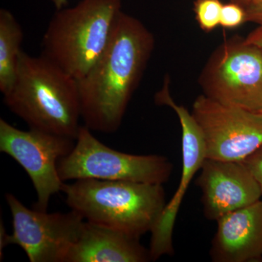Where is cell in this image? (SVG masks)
I'll return each mask as SVG.
<instances>
[{"mask_svg": "<svg viewBox=\"0 0 262 262\" xmlns=\"http://www.w3.org/2000/svg\"><path fill=\"white\" fill-rule=\"evenodd\" d=\"M173 168L163 155L127 154L108 147L85 125H81L72 151L58 163L63 182L91 179L163 184Z\"/></svg>", "mask_w": 262, "mask_h": 262, "instance_id": "obj_5", "label": "cell"}, {"mask_svg": "<svg viewBox=\"0 0 262 262\" xmlns=\"http://www.w3.org/2000/svg\"><path fill=\"white\" fill-rule=\"evenodd\" d=\"M258 113H261V114H262V110H261V111L258 112Z\"/></svg>", "mask_w": 262, "mask_h": 262, "instance_id": "obj_21", "label": "cell"}, {"mask_svg": "<svg viewBox=\"0 0 262 262\" xmlns=\"http://www.w3.org/2000/svg\"><path fill=\"white\" fill-rule=\"evenodd\" d=\"M216 222L217 230L210 251L212 261H261V200L224 215Z\"/></svg>", "mask_w": 262, "mask_h": 262, "instance_id": "obj_12", "label": "cell"}, {"mask_svg": "<svg viewBox=\"0 0 262 262\" xmlns=\"http://www.w3.org/2000/svg\"><path fill=\"white\" fill-rule=\"evenodd\" d=\"M122 0H81L57 10L43 35V56L77 80L84 77L107 47Z\"/></svg>", "mask_w": 262, "mask_h": 262, "instance_id": "obj_4", "label": "cell"}, {"mask_svg": "<svg viewBox=\"0 0 262 262\" xmlns=\"http://www.w3.org/2000/svg\"><path fill=\"white\" fill-rule=\"evenodd\" d=\"M169 84L170 78L166 76L163 87L155 95V102L160 106L171 108L178 116L182 127V172L177 192L167 203L159 222L151 232L149 248L151 261H155L165 255H173V233L177 215L188 187L206 158L201 129L192 113L174 101L170 96Z\"/></svg>", "mask_w": 262, "mask_h": 262, "instance_id": "obj_10", "label": "cell"}, {"mask_svg": "<svg viewBox=\"0 0 262 262\" xmlns=\"http://www.w3.org/2000/svg\"><path fill=\"white\" fill-rule=\"evenodd\" d=\"M122 231L84 220L65 262H146L149 250Z\"/></svg>", "mask_w": 262, "mask_h": 262, "instance_id": "obj_13", "label": "cell"}, {"mask_svg": "<svg viewBox=\"0 0 262 262\" xmlns=\"http://www.w3.org/2000/svg\"><path fill=\"white\" fill-rule=\"evenodd\" d=\"M6 202L13 217V233L0 225V256L10 244L18 245L31 262H65L67 253L78 237L84 218L73 210L48 213L30 209L8 193Z\"/></svg>", "mask_w": 262, "mask_h": 262, "instance_id": "obj_7", "label": "cell"}, {"mask_svg": "<svg viewBox=\"0 0 262 262\" xmlns=\"http://www.w3.org/2000/svg\"><path fill=\"white\" fill-rule=\"evenodd\" d=\"M203 95L253 112L262 110V48L235 36L213 51L200 75Z\"/></svg>", "mask_w": 262, "mask_h": 262, "instance_id": "obj_6", "label": "cell"}, {"mask_svg": "<svg viewBox=\"0 0 262 262\" xmlns=\"http://www.w3.org/2000/svg\"><path fill=\"white\" fill-rule=\"evenodd\" d=\"M192 116L204 139L206 158L242 162L262 146V114L217 102L202 94Z\"/></svg>", "mask_w": 262, "mask_h": 262, "instance_id": "obj_9", "label": "cell"}, {"mask_svg": "<svg viewBox=\"0 0 262 262\" xmlns=\"http://www.w3.org/2000/svg\"><path fill=\"white\" fill-rule=\"evenodd\" d=\"M61 192L84 220L139 238L154 230L167 205L163 184L78 179Z\"/></svg>", "mask_w": 262, "mask_h": 262, "instance_id": "obj_3", "label": "cell"}, {"mask_svg": "<svg viewBox=\"0 0 262 262\" xmlns=\"http://www.w3.org/2000/svg\"><path fill=\"white\" fill-rule=\"evenodd\" d=\"M223 3L221 0H195L194 13L202 30L211 32L220 25L221 12Z\"/></svg>", "mask_w": 262, "mask_h": 262, "instance_id": "obj_15", "label": "cell"}, {"mask_svg": "<svg viewBox=\"0 0 262 262\" xmlns=\"http://www.w3.org/2000/svg\"><path fill=\"white\" fill-rule=\"evenodd\" d=\"M51 1L53 2L54 6L56 7V10H60L64 8L68 0H51Z\"/></svg>", "mask_w": 262, "mask_h": 262, "instance_id": "obj_19", "label": "cell"}, {"mask_svg": "<svg viewBox=\"0 0 262 262\" xmlns=\"http://www.w3.org/2000/svg\"><path fill=\"white\" fill-rule=\"evenodd\" d=\"M200 170L195 183L207 220L216 222L261 200L257 182L243 162L206 158Z\"/></svg>", "mask_w": 262, "mask_h": 262, "instance_id": "obj_11", "label": "cell"}, {"mask_svg": "<svg viewBox=\"0 0 262 262\" xmlns=\"http://www.w3.org/2000/svg\"><path fill=\"white\" fill-rule=\"evenodd\" d=\"M242 162L257 182L262 196V146Z\"/></svg>", "mask_w": 262, "mask_h": 262, "instance_id": "obj_18", "label": "cell"}, {"mask_svg": "<svg viewBox=\"0 0 262 262\" xmlns=\"http://www.w3.org/2000/svg\"><path fill=\"white\" fill-rule=\"evenodd\" d=\"M246 23L244 7L230 2L223 4L221 12L220 26L225 29H235Z\"/></svg>", "mask_w": 262, "mask_h": 262, "instance_id": "obj_17", "label": "cell"}, {"mask_svg": "<svg viewBox=\"0 0 262 262\" xmlns=\"http://www.w3.org/2000/svg\"><path fill=\"white\" fill-rule=\"evenodd\" d=\"M245 10L246 22H251L258 25L257 28L246 38V40L262 48V0H251Z\"/></svg>", "mask_w": 262, "mask_h": 262, "instance_id": "obj_16", "label": "cell"}, {"mask_svg": "<svg viewBox=\"0 0 262 262\" xmlns=\"http://www.w3.org/2000/svg\"><path fill=\"white\" fill-rule=\"evenodd\" d=\"M261 261H262V260H261Z\"/></svg>", "mask_w": 262, "mask_h": 262, "instance_id": "obj_22", "label": "cell"}, {"mask_svg": "<svg viewBox=\"0 0 262 262\" xmlns=\"http://www.w3.org/2000/svg\"><path fill=\"white\" fill-rule=\"evenodd\" d=\"M3 96L29 128L77 139L82 120L77 80L43 55L21 52L14 84Z\"/></svg>", "mask_w": 262, "mask_h": 262, "instance_id": "obj_2", "label": "cell"}, {"mask_svg": "<svg viewBox=\"0 0 262 262\" xmlns=\"http://www.w3.org/2000/svg\"><path fill=\"white\" fill-rule=\"evenodd\" d=\"M75 145V139L29 128L20 130L0 119V151L9 155L25 170L37 193L33 208L47 211L52 196L61 192L59 160Z\"/></svg>", "mask_w": 262, "mask_h": 262, "instance_id": "obj_8", "label": "cell"}, {"mask_svg": "<svg viewBox=\"0 0 262 262\" xmlns=\"http://www.w3.org/2000/svg\"><path fill=\"white\" fill-rule=\"evenodd\" d=\"M23 39V29L14 15L0 10V91L3 95L14 84Z\"/></svg>", "mask_w": 262, "mask_h": 262, "instance_id": "obj_14", "label": "cell"}, {"mask_svg": "<svg viewBox=\"0 0 262 262\" xmlns=\"http://www.w3.org/2000/svg\"><path fill=\"white\" fill-rule=\"evenodd\" d=\"M229 1L232 2V3H237V4L241 5V6L246 8V7L251 3V0H229Z\"/></svg>", "mask_w": 262, "mask_h": 262, "instance_id": "obj_20", "label": "cell"}, {"mask_svg": "<svg viewBox=\"0 0 262 262\" xmlns=\"http://www.w3.org/2000/svg\"><path fill=\"white\" fill-rule=\"evenodd\" d=\"M155 46L147 27L122 11L103 54L77 80L84 125L102 134L120 128Z\"/></svg>", "mask_w": 262, "mask_h": 262, "instance_id": "obj_1", "label": "cell"}]
</instances>
